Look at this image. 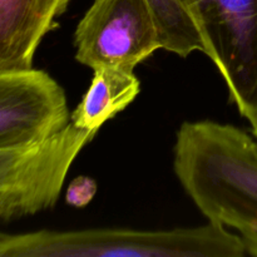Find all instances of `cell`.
Returning <instances> with one entry per match:
<instances>
[{"instance_id": "cell-1", "label": "cell", "mask_w": 257, "mask_h": 257, "mask_svg": "<svg viewBox=\"0 0 257 257\" xmlns=\"http://www.w3.org/2000/svg\"><path fill=\"white\" fill-rule=\"evenodd\" d=\"M173 170L208 222L240 233L257 256V140L232 124L195 120L181 124Z\"/></svg>"}, {"instance_id": "cell-2", "label": "cell", "mask_w": 257, "mask_h": 257, "mask_svg": "<svg viewBox=\"0 0 257 257\" xmlns=\"http://www.w3.org/2000/svg\"><path fill=\"white\" fill-rule=\"evenodd\" d=\"M245 243L227 227L143 231L132 228L42 230L5 235L0 257H242Z\"/></svg>"}, {"instance_id": "cell-3", "label": "cell", "mask_w": 257, "mask_h": 257, "mask_svg": "<svg viewBox=\"0 0 257 257\" xmlns=\"http://www.w3.org/2000/svg\"><path fill=\"white\" fill-rule=\"evenodd\" d=\"M240 114L257 127V0H181Z\"/></svg>"}, {"instance_id": "cell-4", "label": "cell", "mask_w": 257, "mask_h": 257, "mask_svg": "<svg viewBox=\"0 0 257 257\" xmlns=\"http://www.w3.org/2000/svg\"><path fill=\"white\" fill-rule=\"evenodd\" d=\"M97 133L69 123L42 142L0 151V220L54 207L70 167Z\"/></svg>"}, {"instance_id": "cell-5", "label": "cell", "mask_w": 257, "mask_h": 257, "mask_svg": "<svg viewBox=\"0 0 257 257\" xmlns=\"http://www.w3.org/2000/svg\"><path fill=\"white\" fill-rule=\"evenodd\" d=\"M75 59L97 69L135 70L161 47L147 0H94L74 32Z\"/></svg>"}, {"instance_id": "cell-6", "label": "cell", "mask_w": 257, "mask_h": 257, "mask_svg": "<svg viewBox=\"0 0 257 257\" xmlns=\"http://www.w3.org/2000/svg\"><path fill=\"white\" fill-rule=\"evenodd\" d=\"M69 123L64 89L47 72L0 70V151L42 142Z\"/></svg>"}, {"instance_id": "cell-7", "label": "cell", "mask_w": 257, "mask_h": 257, "mask_svg": "<svg viewBox=\"0 0 257 257\" xmlns=\"http://www.w3.org/2000/svg\"><path fill=\"white\" fill-rule=\"evenodd\" d=\"M70 0H0V70L30 69Z\"/></svg>"}, {"instance_id": "cell-8", "label": "cell", "mask_w": 257, "mask_h": 257, "mask_svg": "<svg viewBox=\"0 0 257 257\" xmlns=\"http://www.w3.org/2000/svg\"><path fill=\"white\" fill-rule=\"evenodd\" d=\"M93 72L89 88L70 113V123L79 130L98 132L137 98L141 82L133 70L102 67Z\"/></svg>"}, {"instance_id": "cell-9", "label": "cell", "mask_w": 257, "mask_h": 257, "mask_svg": "<svg viewBox=\"0 0 257 257\" xmlns=\"http://www.w3.org/2000/svg\"><path fill=\"white\" fill-rule=\"evenodd\" d=\"M157 24L161 47L186 58L193 52H205L200 33L181 0H147Z\"/></svg>"}, {"instance_id": "cell-10", "label": "cell", "mask_w": 257, "mask_h": 257, "mask_svg": "<svg viewBox=\"0 0 257 257\" xmlns=\"http://www.w3.org/2000/svg\"><path fill=\"white\" fill-rule=\"evenodd\" d=\"M97 193V183L94 180L87 176H79L69 183L65 201L73 207L82 208L92 202L93 197Z\"/></svg>"}, {"instance_id": "cell-11", "label": "cell", "mask_w": 257, "mask_h": 257, "mask_svg": "<svg viewBox=\"0 0 257 257\" xmlns=\"http://www.w3.org/2000/svg\"><path fill=\"white\" fill-rule=\"evenodd\" d=\"M252 135L255 136V138L257 140V127L255 128V130H252Z\"/></svg>"}, {"instance_id": "cell-12", "label": "cell", "mask_w": 257, "mask_h": 257, "mask_svg": "<svg viewBox=\"0 0 257 257\" xmlns=\"http://www.w3.org/2000/svg\"><path fill=\"white\" fill-rule=\"evenodd\" d=\"M3 236H4V233L0 232V242H2V240H3Z\"/></svg>"}]
</instances>
